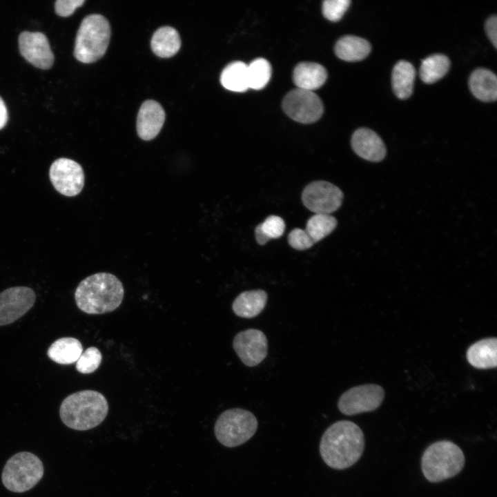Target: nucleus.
<instances>
[{
	"mask_svg": "<svg viewBox=\"0 0 497 497\" xmlns=\"http://www.w3.org/2000/svg\"><path fill=\"white\" fill-rule=\"evenodd\" d=\"M364 448L361 429L349 420H339L324 432L320 453L324 462L335 469H344L355 464Z\"/></svg>",
	"mask_w": 497,
	"mask_h": 497,
	"instance_id": "nucleus-1",
	"label": "nucleus"
},
{
	"mask_svg": "<svg viewBox=\"0 0 497 497\" xmlns=\"http://www.w3.org/2000/svg\"><path fill=\"white\" fill-rule=\"evenodd\" d=\"M121 282L109 273H97L84 279L75 292L78 308L88 314H103L117 309L123 300Z\"/></svg>",
	"mask_w": 497,
	"mask_h": 497,
	"instance_id": "nucleus-2",
	"label": "nucleus"
},
{
	"mask_svg": "<svg viewBox=\"0 0 497 497\" xmlns=\"http://www.w3.org/2000/svg\"><path fill=\"white\" fill-rule=\"evenodd\" d=\"M108 412L106 398L94 390H83L68 396L59 408L63 423L78 431L96 427L104 420Z\"/></svg>",
	"mask_w": 497,
	"mask_h": 497,
	"instance_id": "nucleus-3",
	"label": "nucleus"
},
{
	"mask_svg": "<svg viewBox=\"0 0 497 497\" xmlns=\"http://www.w3.org/2000/svg\"><path fill=\"white\" fill-rule=\"evenodd\" d=\"M465 465V456L455 443L442 440L433 443L425 451L421 467L425 477L438 483L458 474Z\"/></svg>",
	"mask_w": 497,
	"mask_h": 497,
	"instance_id": "nucleus-4",
	"label": "nucleus"
},
{
	"mask_svg": "<svg viewBox=\"0 0 497 497\" xmlns=\"http://www.w3.org/2000/svg\"><path fill=\"white\" fill-rule=\"evenodd\" d=\"M110 37V26L102 15L86 16L77 31L74 55L84 64L97 61L106 52Z\"/></svg>",
	"mask_w": 497,
	"mask_h": 497,
	"instance_id": "nucleus-5",
	"label": "nucleus"
},
{
	"mask_svg": "<svg viewBox=\"0 0 497 497\" xmlns=\"http://www.w3.org/2000/svg\"><path fill=\"white\" fill-rule=\"evenodd\" d=\"M43 474L40 458L32 453L22 451L8 460L2 471L1 480L8 490L22 493L33 488Z\"/></svg>",
	"mask_w": 497,
	"mask_h": 497,
	"instance_id": "nucleus-6",
	"label": "nucleus"
},
{
	"mask_svg": "<svg viewBox=\"0 0 497 497\" xmlns=\"http://www.w3.org/2000/svg\"><path fill=\"white\" fill-rule=\"evenodd\" d=\"M257 420L251 411L233 408L223 411L216 420L214 433L224 446L235 447L248 441L256 432Z\"/></svg>",
	"mask_w": 497,
	"mask_h": 497,
	"instance_id": "nucleus-7",
	"label": "nucleus"
},
{
	"mask_svg": "<svg viewBox=\"0 0 497 497\" xmlns=\"http://www.w3.org/2000/svg\"><path fill=\"white\" fill-rule=\"evenodd\" d=\"M282 105L290 118L302 124L316 121L324 110L320 98L313 91L298 88L285 95Z\"/></svg>",
	"mask_w": 497,
	"mask_h": 497,
	"instance_id": "nucleus-8",
	"label": "nucleus"
},
{
	"mask_svg": "<svg viewBox=\"0 0 497 497\" xmlns=\"http://www.w3.org/2000/svg\"><path fill=\"white\" fill-rule=\"evenodd\" d=\"M384 396V389L378 384L356 386L342 393L338 400V407L342 413L347 416L371 411L381 405Z\"/></svg>",
	"mask_w": 497,
	"mask_h": 497,
	"instance_id": "nucleus-9",
	"label": "nucleus"
},
{
	"mask_svg": "<svg viewBox=\"0 0 497 497\" xmlns=\"http://www.w3.org/2000/svg\"><path fill=\"white\" fill-rule=\"evenodd\" d=\"M342 199V191L327 181L310 183L302 194L304 205L315 213L331 214L340 207Z\"/></svg>",
	"mask_w": 497,
	"mask_h": 497,
	"instance_id": "nucleus-10",
	"label": "nucleus"
},
{
	"mask_svg": "<svg viewBox=\"0 0 497 497\" xmlns=\"http://www.w3.org/2000/svg\"><path fill=\"white\" fill-rule=\"evenodd\" d=\"M50 179L55 188L61 194L73 197L82 191L84 173L81 166L68 158H59L51 164Z\"/></svg>",
	"mask_w": 497,
	"mask_h": 497,
	"instance_id": "nucleus-11",
	"label": "nucleus"
},
{
	"mask_svg": "<svg viewBox=\"0 0 497 497\" xmlns=\"http://www.w3.org/2000/svg\"><path fill=\"white\" fill-rule=\"evenodd\" d=\"M36 295L28 286H13L0 293V326L14 322L34 305Z\"/></svg>",
	"mask_w": 497,
	"mask_h": 497,
	"instance_id": "nucleus-12",
	"label": "nucleus"
},
{
	"mask_svg": "<svg viewBox=\"0 0 497 497\" xmlns=\"http://www.w3.org/2000/svg\"><path fill=\"white\" fill-rule=\"evenodd\" d=\"M233 347L245 365L254 367L266 357L268 340L262 331L249 329L236 334L233 341Z\"/></svg>",
	"mask_w": 497,
	"mask_h": 497,
	"instance_id": "nucleus-13",
	"label": "nucleus"
},
{
	"mask_svg": "<svg viewBox=\"0 0 497 497\" xmlns=\"http://www.w3.org/2000/svg\"><path fill=\"white\" fill-rule=\"evenodd\" d=\"M22 57L37 68L47 70L54 62V55L48 38L39 32H22L19 37Z\"/></svg>",
	"mask_w": 497,
	"mask_h": 497,
	"instance_id": "nucleus-14",
	"label": "nucleus"
},
{
	"mask_svg": "<svg viewBox=\"0 0 497 497\" xmlns=\"http://www.w3.org/2000/svg\"><path fill=\"white\" fill-rule=\"evenodd\" d=\"M351 144L353 151L367 161L378 162L386 156V147L382 139L371 129L361 128L356 130Z\"/></svg>",
	"mask_w": 497,
	"mask_h": 497,
	"instance_id": "nucleus-15",
	"label": "nucleus"
},
{
	"mask_svg": "<svg viewBox=\"0 0 497 497\" xmlns=\"http://www.w3.org/2000/svg\"><path fill=\"white\" fill-rule=\"evenodd\" d=\"M165 121V112L162 106L153 100L144 101L138 113L137 131L139 137L148 141L159 133Z\"/></svg>",
	"mask_w": 497,
	"mask_h": 497,
	"instance_id": "nucleus-16",
	"label": "nucleus"
},
{
	"mask_svg": "<svg viewBox=\"0 0 497 497\" xmlns=\"http://www.w3.org/2000/svg\"><path fill=\"white\" fill-rule=\"evenodd\" d=\"M327 77L326 69L319 64L302 62L294 68L293 80L298 88L313 91L321 87Z\"/></svg>",
	"mask_w": 497,
	"mask_h": 497,
	"instance_id": "nucleus-17",
	"label": "nucleus"
},
{
	"mask_svg": "<svg viewBox=\"0 0 497 497\" xmlns=\"http://www.w3.org/2000/svg\"><path fill=\"white\" fill-rule=\"evenodd\" d=\"M268 295L262 289L246 291L238 295L232 304L234 313L241 318H253L264 309Z\"/></svg>",
	"mask_w": 497,
	"mask_h": 497,
	"instance_id": "nucleus-18",
	"label": "nucleus"
},
{
	"mask_svg": "<svg viewBox=\"0 0 497 497\" xmlns=\"http://www.w3.org/2000/svg\"><path fill=\"white\" fill-rule=\"evenodd\" d=\"M469 364L477 369L494 368L497 365V339L489 338L471 344L467 351Z\"/></svg>",
	"mask_w": 497,
	"mask_h": 497,
	"instance_id": "nucleus-19",
	"label": "nucleus"
},
{
	"mask_svg": "<svg viewBox=\"0 0 497 497\" xmlns=\"http://www.w3.org/2000/svg\"><path fill=\"white\" fill-rule=\"evenodd\" d=\"M469 86L472 94L484 102H493L497 98V77L489 70L478 68L470 75Z\"/></svg>",
	"mask_w": 497,
	"mask_h": 497,
	"instance_id": "nucleus-20",
	"label": "nucleus"
},
{
	"mask_svg": "<svg viewBox=\"0 0 497 497\" xmlns=\"http://www.w3.org/2000/svg\"><path fill=\"white\" fill-rule=\"evenodd\" d=\"M371 50V46L368 41L353 35L341 37L334 48L336 56L347 61H361L369 55Z\"/></svg>",
	"mask_w": 497,
	"mask_h": 497,
	"instance_id": "nucleus-21",
	"label": "nucleus"
},
{
	"mask_svg": "<svg viewBox=\"0 0 497 497\" xmlns=\"http://www.w3.org/2000/svg\"><path fill=\"white\" fill-rule=\"evenodd\" d=\"M83 352L80 341L75 338L64 337L55 340L48 348L47 355L60 364H70L77 361Z\"/></svg>",
	"mask_w": 497,
	"mask_h": 497,
	"instance_id": "nucleus-22",
	"label": "nucleus"
},
{
	"mask_svg": "<svg viewBox=\"0 0 497 497\" xmlns=\"http://www.w3.org/2000/svg\"><path fill=\"white\" fill-rule=\"evenodd\" d=\"M150 46L158 57L168 58L175 55L181 47V39L178 32L170 26L157 29L153 34Z\"/></svg>",
	"mask_w": 497,
	"mask_h": 497,
	"instance_id": "nucleus-23",
	"label": "nucleus"
},
{
	"mask_svg": "<svg viewBox=\"0 0 497 497\" xmlns=\"http://www.w3.org/2000/svg\"><path fill=\"white\" fill-rule=\"evenodd\" d=\"M416 70L413 65L405 60L398 61L392 71V88L400 99L409 98L413 92Z\"/></svg>",
	"mask_w": 497,
	"mask_h": 497,
	"instance_id": "nucleus-24",
	"label": "nucleus"
},
{
	"mask_svg": "<svg viewBox=\"0 0 497 497\" xmlns=\"http://www.w3.org/2000/svg\"><path fill=\"white\" fill-rule=\"evenodd\" d=\"M222 85L233 92H244L248 90L247 65L242 61H234L227 65L220 76Z\"/></svg>",
	"mask_w": 497,
	"mask_h": 497,
	"instance_id": "nucleus-25",
	"label": "nucleus"
},
{
	"mask_svg": "<svg viewBox=\"0 0 497 497\" xmlns=\"http://www.w3.org/2000/svg\"><path fill=\"white\" fill-rule=\"evenodd\" d=\"M450 67L449 59L445 55L435 54L423 59L419 75L426 84H433L442 78Z\"/></svg>",
	"mask_w": 497,
	"mask_h": 497,
	"instance_id": "nucleus-26",
	"label": "nucleus"
},
{
	"mask_svg": "<svg viewBox=\"0 0 497 497\" xmlns=\"http://www.w3.org/2000/svg\"><path fill=\"white\" fill-rule=\"evenodd\" d=\"M337 224V220L331 214L315 213L307 221L305 231L316 243L329 235Z\"/></svg>",
	"mask_w": 497,
	"mask_h": 497,
	"instance_id": "nucleus-27",
	"label": "nucleus"
},
{
	"mask_svg": "<svg viewBox=\"0 0 497 497\" xmlns=\"http://www.w3.org/2000/svg\"><path fill=\"white\" fill-rule=\"evenodd\" d=\"M248 88L260 90L266 86L271 76V66L263 58H258L247 65Z\"/></svg>",
	"mask_w": 497,
	"mask_h": 497,
	"instance_id": "nucleus-28",
	"label": "nucleus"
},
{
	"mask_svg": "<svg viewBox=\"0 0 497 497\" xmlns=\"http://www.w3.org/2000/svg\"><path fill=\"white\" fill-rule=\"evenodd\" d=\"M102 359L100 351L95 347L86 349L76 362L77 371L84 374L91 373L99 367Z\"/></svg>",
	"mask_w": 497,
	"mask_h": 497,
	"instance_id": "nucleus-29",
	"label": "nucleus"
},
{
	"mask_svg": "<svg viewBox=\"0 0 497 497\" xmlns=\"http://www.w3.org/2000/svg\"><path fill=\"white\" fill-rule=\"evenodd\" d=\"M351 3L349 0H327L322 3L324 17L329 21H339Z\"/></svg>",
	"mask_w": 497,
	"mask_h": 497,
	"instance_id": "nucleus-30",
	"label": "nucleus"
},
{
	"mask_svg": "<svg viewBox=\"0 0 497 497\" xmlns=\"http://www.w3.org/2000/svg\"><path fill=\"white\" fill-rule=\"evenodd\" d=\"M262 233L270 240L281 237L285 229L283 219L277 215H270L261 224H258Z\"/></svg>",
	"mask_w": 497,
	"mask_h": 497,
	"instance_id": "nucleus-31",
	"label": "nucleus"
},
{
	"mask_svg": "<svg viewBox=\"0 0 497 497\" xmlns=\"http://www.w3.org/2000/svg\"><path fill=\"white\" fill-rule=\"evenodd\" d=\"M288 242L291 247L299 251L308 249L315 244L305 230L298 228L290 232Z\"/></svg>",
	"mask_w": 497,
	"mask_h": 497,
	"instance_id": "nucleus-32",
	"label": "nucleus"
},
{
	"mask_svg": "<svg viewBox=\"0 0 497 497\" xmlns=\"http://www.w3.org/2000/svg\"><path fill=\"white\" fill-rule=\"evenodd\" d=\"M84 2V0H58L55 3V12L59 16L68 17Z\"/></svg>",
	"mask_w": 497,
	"mask_h": 497,
	"instance_id": "nucleus-33",
	"label": "nucleus"
},
{
	"mask_svg": "<svg viewBox=\"0 0 497 497\" xmlns=\"http://www.w3.org/2000/svg\"><path fill=\"white\" fill-rule=\"evenodd\" d=\"M485 32L490 41L497 48V17L491 16L485 22Z\"/></svg>",
	"mask_w": 497,
	"mask_h": 497,
	"instance_id": "nucleus-34",
	"label": "nucleus"
},
{
	"mask_svg": "<svg viewBox=\"0 0 497 497\" xmlns=\"http://www.w3.org/2000/svg\"><path fill=\"white\" fill-rule=\"evenodd\" d=\"M8 120V111L3 100L0 97V130L3 128Z\"/></svg>",
	"mask_w": 497,
	"mask_h": 497,
	"instance_id": "nucleus-35",
	"label": "nucleus"
},
{
	"mask_svg": "<svg viewBox=\"0 0 497 497\" xmlns=\"http://www.w3.org/2000/svg\"><path fill=\"white\" fill-rule=\"evenodd\" d=\"M255 235L257 242L260 245L265 244L269 240L262 233L259 226L255 229Z\"/></svg>",
	"mask_w": 497,
	"mask_h": 497,
	"instance_id": "nucleus-36",
	"label": "nucleus"
}]
</instances>
